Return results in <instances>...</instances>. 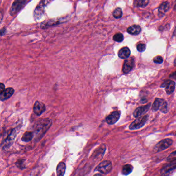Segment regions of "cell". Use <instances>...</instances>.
I'll return each instance as SVG.
<instances>
[{"mask_svg":"<svg viewBox=\"0 0 176 176\" xmlns=\"http://www.w3.org/2000/svg\"><path fill=\"white\" fill-rule=\"evenodd\" d=\"M52 125V121L49 118L40 119L36 123L34 129V136L36 141H39L47 133Z\"/></svg>","mask_w":176,"mask_h":176,"instance_id":"cell-1","label":"cell"},{"mask_svg":"<svg viewBox=\"0 0 176 176\" xmlns=\"http://www.w3.org/2000/svg\"><path fill=\"white\" fill-rule=\"evenodd\" d=\"M16 136V131L15 129L12 130L7 136L4 139V140L2 143V147L4 149H8L14 143V140H15Z\"/></svg>","mask_w":176,"mask_h":176,"instance_id":"cell-2","label":"cell"},{"mask_svg":"<svg viewBox=\"0 0 176 176\" xmlns=\"http://www.w3.org/2000/svg\"><path fill=\"white\" fill-rule=\"evenodd\" d=\"M113 168V166H112V163L111 162L108 160H106V161H103L102 162L100 163L99 165H98L95 170L96 171H98L101 173L102 174L108 173L111 171Z\"/></svg>","mask_w":176,"mask_h":176,"instance_id":"cell-3","label":"cell"},{"mask_svg":"<svg viewBox=\"0 0 176 176\" xmlns=\"http://www.w3.org/2000/svg\"><path fill=\"white\" fill-rule=\"evenodd\" d=\"M148 117H149L148 115H146L145 116L137 118L136 121H134L131 125H130V129L133 130L139 129L143 127L148 121Z\"/></svg>","mask_w":176,"mask_h":176,"instance_id":"cell-4","label":"cell"},{"mask_svg":"<svg viewBox=\"0 0 176 176\" xmlns=\"http://www.w3.org/2000/svg\"><path fill=\"white\" fill-rule=\"evenodd\" d=\"M173 144V140L170 139H165L159 141L155 147L154 150L155 152H160L169 147Z\"/></svg>","mask_w":176,"mask_h":176,"instance_id":"cell-5","label":"cell"},{"mask_svg":"<svg viewBox=\"0 0 176 176\" xmlns=\"http://www.w3.org/2000/svg\"><path fill=\"white\" fill-rule=\"evenodd\" d=\"M27 2L28 1H16L14 2L10 9V14L12 16L15 15L26 5Z\"/></svg>","mask_w":176,"mask_h":176,"instance_id":"cell-6","label":"cell"},{"mask_svg":"<svg viewBox=\"0 0 176 176\" xmlns=\"http://www.w3.org/2000/svg\"><path fill=\"white\" fill-rule=\"evenodd\" d=\"M134 67V59L133 57L126 59L123 63L122 71L124 74H128L133 69Z\"/></svg>","mask_w":176,"mask_h":176,"instance_id":"cell-7","label":"cell"},{"mask_svg":"<svg viewBox=\"0 0 176 176\" xmlns=\"http://www.w3.org/2000/svg\"><path fill=\"white\" fill-rule=\"evenodd\" d=\"M176 83L171 80H167L164 82L161 85V88H165L166 92L168 95L173 93L175 90Z\"/></svg>","mask_w":176,"mask_h":176,"instance_id":"cell-8","label":"cell"},{"mask_svg":"<svg viewBox=\"0 0 176 176\" xmlns=\"http://www.w3.org/2000/svg\"><path fill=\"white\" fill-rule=\"evenodd\" d=\"M120 116L121 113L119 112H113L106 118V121L108 125H114L119 120Z\"/></svg>","mask_w":176,"mask_h":176,"instance_id":"cell-9","label":"cell"},{"mask_svg":"<svg viewBox=\"0 0 176 176\" xmlns=\"http://www.w3.org/2000/svg\"><path fill=\"white\" fill-rule=\"evenodd\" d=\"M46 107L45 104L39 101H36L34 105L33 111L37 116H40L45 111Z\"/></svg>","mask_w":176,"mask_h":176,"instance_id":"cell-10","label":"cell"},{"mask_svg":"<svg viewBox=\"0 0 176 176\" xmlns=\"http://www.w3.org/2000/svg\"><path fill=\"white\" fill-rule=\"evenodd\" d=\"M151 104L149 103L146 106H141L136 108L133 113V116H134V117L137 118L141 117L143 114L147 113V112L149 110Z\"/></svg>","mask_w":176,"mask_h":176,"instance_id":"cell-11","label":"cell"},{"mask_svg":"<svg viewBox=\"0 0 176 176\" xmlns=\"http://www.w3.org/2000/svg\"><path fill=\"white\" fill-rule=\"evenodd\" d=\"M14 92L15 90L13 88H9L5 89V90L1 94H0V99L2 101L8 99L14 95Z\"/></svg>","mask_w":176,"mask_h":176,"instance_id":"cell-12","label":"cell"},{"mask_svg":"<svg viewBox=\"0 0 176 176\" xmlns=\"http://www.w3.org/2000/svg\"><path fill=\"white\" fill-rule=\"evenodd\" d=\"M175 169H176V161L173 162L170 164H167L164 166V167H163L161 170V174L163 175H166Z\"/></svg>","mask_w":176,"mask_h":176,"instance_id":"cell-13","label":"cell"},{"mask_svg":"<svg viewBox=\"0 0 176 176\" xmlns=\"http://www.w3.org/2000/svg\"><path fill=\"white\" fill-rule=\"evenodd\" d=\"M130 50L128 47H123L119 50L118 53V56L121 59H127L130 55Z\"/></svg>","mask_w":176,"mask_h":176,"instance_id":"cell-14","label":"cell"},{"mask_svg":"<svg viewBox=\"0 0 176 176\" xmlns=\"http://www.w3.org/2000/svg\"><path fill=\"white\" fill-rule=\"evenodd\" d=\"M165 101L162 99L157 98L154 101V103L152 104V110L153 111H157L158 110H160L163 105L164 104Z\"/></svg>","mask_w":176,"mask_h":176,"instance_id":"cell-15","label":"cell"},{"mask_svg":"<svg viewBox=\"0 0 176 176\" xmlns=\"http://www.w3.org/2000/svg\"><path fill=\"white\" fill-rule=\"evenodd\" d=\"M141 32V27L138 25H134L128 27L127 32L131 35H136L140 33Z\"/></svg>","mask_w":176,"mask_h":176,"instance_id":"cell-16","label":"cell"},{"mask_svg":"<svg viewBox=\"0 0 176 176\" xmlns=\"http://www.w3.org/2000/svg\"><path fill=\"white\" fill-rule=\"evenodd\" d=\"M66 170V165L63 162H60L58 164L56 168L57 176H64Z\"/></svg>","mask_w":176,"mask_h":176,"instance_id":"cell-17","label":"cell"},{"mask_svg":"<svg viewBox=\"0 0 176 176\" xmlns=\"http://www.w3.org/2000/svg\"><path fill=\"white\" fill-rule=\"evenodd\" d=\"M169 4L168 2H165L163 3L159 7V12L161 15H163L169 11Z\"/></svg>","mask_w":176,"mask_h":176,"instance_id":"cell-18","label":"cell"},{"mask_svg":"<svg viewBox=\"0 0 176 176\" xmlns=\"http://www.w3.org/2000/svg\"><path fill=\"white\" fill-rule=\"evenodd\" d=\"M34 137V133L32 132H29L27 131L26 132L24 133L22 137V140L24 142H29V141H31L32 139Z\"/></svg>","mask_w":176,"mask_h":176,"instance_id":"cell-19","label":"cell"},{"mask_svg":"<svg viewBox=\"0 0 176 176\" xmlns=\"http://www.w3.org/2000/svg\"><path fill=\"white\" fill-rule=\"evenodd\" d=\"M149 3L148 0H136L134 2V6L137 7L145 8Z\"/></svg>","mask_w":176,"mask_h":176,"instance_id":"cell-20","label":"cell"},{"mask_svg":"<svg viewBox=\"0 0 176 176\" xmlns=\"http://www.w3.org/2000/svg\"><path fill=\"white\" fill-rule=\"evenodd\" d=\"M133 169V167L130 164H126L123 166L122 167V174L125 176L129 175L132 172Z\"/></svg>","mask_w":176,"mask_h":176,"instance_id":"cell-21","label":"cell"},{"mask_svg":"<svg viewBox=\"0 0 176 176\" xmlns=\"http://www.w3.org/2000/svg\"><path fill=\"white\" fill-rule=\"evenodd\" d=\"M113 15L114 17L116 19H119V18H121L122 16V10L120 8H116L113 12Z\"/></svg>","mask_w":176,"mask_h":176,"instance_id":"cell-22","label":"cell"},{"mask_svg":"<svg viewBox=\"0 0 176 176\" xmlns=\"http://www.w3.org/2000/svg\"><path fill=\"white\" fill-rule=\"evenodd\" d=\"M113 40L116 42H122L123 40V36L121 33H117L113 36Z\"/></svg>","mask_w":176,"mask_h":176,"instance_id":"cell-23","label":"cell"},{"mask_svg":"<svg viewBox=\"0 0 176 176\" xmlns=\"http://www.w3.org/2000/svg\"><path fill=\"white\" fill-rule=\"evenodd\" d=\"M176 160V151L174 152H172L170 154L169 157H167V161L169 162H173Z\"/></svg>","mask_w":176,"mask_h":176,"instance_id":"cell-24","label":"cell"},{"mask_svg":"<svg viewBox=\"0 0 176 176\" xmlns=\"http://www.w3.org/2000/svg\"><path fill=\"white\" fill-rule=\"evenodd\" d=\"M24 161L25 160L23 159H19L16 163V165L20 169H23L26 168L24 165Z\"/></svg>","mask_w":176,"mask_h":176,"instance_id":"cell-25","label":"cell"},{"mask_svg":"<svg viewBox=\"0 0 176 176\" xmlns=\"http://www.w3.org/2000/svg\"><path fill=\"white\" fill-rule=\"evenodd\" d=\"M146 48V45L144 44L140 43V44H139V45H137V50H138L139 52H143L144 51Z\"/></svg>","mask_w":176,"mask_h":176,"instance_id":"cell-26","label":"cell"},{"mask_svg":"<svg viewBox=\"0 0 176 176\" xmlns=\"http://www.w3.org/2000/svg\"><path fill=\"white\" fill-rule=\"evenodd\" d=\"M160 111L162 113H165V114L167 113V112H168V104H167V103L166 101L164 103V104L163 105L162 107H161Z\"/></svg>","mask_w":176,"mask_h":176,"instance_id":"cell-27","label":"cell"},{"mask_svg":"<svg viewBox=\"0 0 176 176\" xmlns=\"http://www.w3.org/2000/svg\"><path fill=\"white\" fill-rule=\"evenodd\" d=\"M154 62L155 63L157 64L162 63V62H163V59L160 56H156V57L154 58Z\"/></svg>","mask_w":176,"mask_h":176,"instance_id":"cell-28","label":"cell"},{"mask_svg":"<svg viewBox=\"0 0 176 176\" xmlns=\"http://www.w3.org/2000/svg\"><path fill=\"white\" fill-rule=\"evenodd\" d=\"M5 90V89L4 85L2 83H1L0 84V94H1Z\"/></svg>","mask_w":176,"mask_h":176,"instance_id":"cell-29","label":"cell"},{"mask_svg":"<svg viewBox=\"0 0 176 176\" xmlns=\"http://www.w3.org/2000/svg\"><path fill=\"white\" fill-rule=\"evenodd\" d=\"M170 77H176V71H175V72H173V74H171Z\"/></svg>","mask_w":176,"mask_h":176,"instance_id":"cell-30","label":"cell"},{"mask_svg":"<svg viewBox=\"0 0 176 176\" xmlns=\"http://www.w3.org/2000/svg\"><path fill=\"white\" fill-rule=\"evenodd\" d=\"M174 36H175L176 37V26L175 27V31H174Z\"/></svg>","mask_w":176,"mask_h":176,"instance_id":"cell-31","label":"cell"},{"mask_svg":"<svg viewBox=\"0 0 176 176\" xmlns=\"http://www.w3.org/2000/svg\"><path fill=\"white\" fill-rule=\"evenodd\" d=\"M93 176H102V175L100 174H96V175H94Z\"/></svg>","mask_w":176,"mask_h":176,"instance_id":"cell-32","label":"cell"},{"mask_svg":"<svg viewBox=\"0 0 176 176\" xmlns=\"http://www.w3.org/2000/svg\"><path fill=\"white\" fill-rule=\"evenodd\" d=\"M174 65L176 66V59H175V61H174Z\"/></svg>","mask_w":176,"mask_h":176,"instance_id":"cell-33","label":"cell"},{"mask_svg":"<svg viewBox=\"0 0 176 176\" xmlns=\"http://www.w3.org/2000/svg\"><path fill=\"white\" fill-rule=\"evenodd\" d=\"M174 10L176 11V5H175V7H174Z\"/></svg>","mask_w":176,"mask_h":176,"instance_id":"cell-34","label":"cell"}]
</instances>
